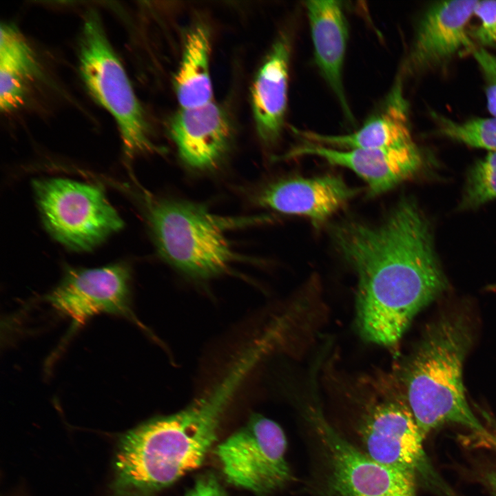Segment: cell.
Segmentation results:
<instances>
[{"label":"cell","instance_id":"cell-7","mask_svg":"<svg viewBox=\"0 0 496 496\" xmlns=\"http://www.w3.org/2000/svg\"><path fill=\"white\" fill-rule=\"evenodd\" d=\"M286 448L282 428L271 419L253 414L245 426L218 446L216 455L229 483L265 495L291 479Z\"/></svg>","mask_w":496,"mask_h":496},{"label":"cell","instance_id":"cell-2","mask_svg":"<svg viewBox=\"0 0 496 496\" xmlns=\"http://www.w3.org/2000/svg\"><path fill=\"white\" fill-rule=\"evenodd\" d=\"M256 364L253 356L241 354L187 407L126 432L116 453L111 496H149L200 466L230 402Z\"/></svg>","mask_w":496,"mask_h":496},{"label":"cell","instance_id":"cell-8","mask_svg":"<svg viewBox=\"0 0 496 496\" xmlns=\"http://www.w3.org/2000/svg\"><path fill=\"white\" fill-rule=\"evenodd\" d=\"M313 424L327 462L333 496H417L416 477L380 464L339 435L320 414Z\"/></svg>","mask_w":496,"mask_h":496},{"label":"cell","instance_id":"cell-16","mask_svg":"<svg viewBox=\"0 0 496 496\" xmlns=\"http://www.w3.org/2000/svg\"><path fill=\"white\" fill-rule=\"evenodd\" d=\"M305 8L315 63L344 112L349 118H352L342 80L348 27L342 2L308 1L305 2Z\"/></svg>","mask_w":496,"mask_h":496},{"label":"cell","instance_id":"cell-4","mask_svg":"<svg viewBox=\"0 0 496 496\" xmlns=\"http://www.w3.org/2000/svg\"><path fill=\"white\" fill-rule=\"evenodd\" d=\"M146 215L161 256L183 274L206 280L225 273L242 260L226 229L258 220L220 217L187 201L147 198Z\"/></svg>","mask_w":496,"mask_h":496},{"label":"cell","instance_id":"cell-21","mask_svg":"<svg viewBox=\"0 0 496 496\" xmlns=\"http://www.w3.org/2000/svg\"><path fill=\"white\" fill-rule=\"evenodd\" d=\"M495 198L496 152H489L470 170L460 207H476Z\"/></svg>","mask_w":496,"mask_h":496},{"label":"cell","instance_id":"cell-23","mask_svg":"<svg viewBox=\"0 0 496 496\" xmlns=\"http://www.w3.org/2000/svg\"><path fill=\"white\" fill-rule=\"evenodd\" d=\"M472 54L484 79L488 110L496 116V55L482 47H476Z\"/></svg>","mask_w":496,"mask_h":496},{"label":"cell","instance_id":"cell-18","mask_svg":"<svg viewBox=\"0 0 496 496\" xmlns=\"http://www.w3.org/2000/svg\"><path fill=\"white\" fill-rule=\"evenodd\" d=\"M209 57L208 33L204 28L196 27L187 35L175 77L176 95L181 108L198 107L211 101Z\"/></svg>","mask_w":496,"mask_h":496},{"label":"cell","instance_id":"cell-19","mask_svg":"<svg viewBox=\"0 0 496 496\" xmlns=\"http://www.w3.org/2000/svg\"><path fill=\"white\" fill-rule=\"evenodd\" d=\"M442 136L470 146L496 152V116L473 118L459 123L434 114Z\"/></svg>","mask_w":496,"mask_h":496},{"label":"cell","instance_id":"cell-25","mask_svg":"<svg viewBox=\"0 0 496 496\" xmlns=\"http://www.w3.org/2000/svg\"><path fill=\"white\" fill-rule=\"evenodd\" d=\"M185 496H227L218 479L207 474L199 477Z\"/></svg>","mask_w":496,"mask_h":496},{"label":"cell","instance_id":"cell-10","mask_svg":"<svg viewBox=\"0 0 496 496\" xmlns=\"http://www.w3.org/2000/svg\"><path fill=\"white\" fill-rule=\"evenodd\" d=\"M365 453L375 461L411 473H425L424 437L405 396L386 397L373 404L362 424Z\"/></svg>","mask_w":496,"mask_h":496},{"label":"cell","instance_id":"cell-6","mask_svg":"<svg viewBox=\"0 0 496 496\" xmlns=\"http://www.w3.org/2000/svg\"><path fill=\"white\" fill-rule=\"evenodd\" d=\"M32 187L45 227L72 250L89 251L123 227L103 190L63 178L34 179Z\"/></svg>","mask_w":496,"mask_h":496},{"label":"cell","instance_id":"cell-24","mask_svg":"<svg viewBox=\"0 0 496 496\" xmlns=\"http://www.w3.org/2000/svg\"><path fill=\"white\" fill-rule=\"evenodd\" d=\"M24 79L18 74L0 68V107L8 112L19 106L24 97Z\"/></svg>","mask_w":496,"mask_h":496},{"label":"cell","instance_id":"cell-13","mask_svg":"<svg viewBox=\"0 0 496 496\" xmlns=\"http://www.w3.org/2000/svg\"><path fill=\"white\" fill-rule=\"evenodd\" d=\"M358 193L339 176L290 177L268 184L256 197L264 207L301 216L319 225L343 207Z\"/></svg>","mask_w":496,"mask_h":496},{"label":"cell","instance_id":"cell-11","mask_svg":"<svg viewBox=\"0 0 496 496\" xmlns=\"http://www.w3.org/2000/svg\"><path fill=\"white\" fill-rule=\"evenodd\" d=\"M478 0L444 1L430 6L417 24L403 67L417 74L446 64L457 55L473 52L475 43L468 30Z\"/></svg>","mask_w":496,"mask_h":496},{"label":"cell","instance_id":"cell-1","mask_svg":"<svg viewBox=\"0 0 496 496\" xmlns=\"http://www.w3.org/2000/svg\"><path fill=\"white\" fill-rule=\"evenodd\" d=\"M333 237L358 276L362 336L395 345L414 316L447 287L428 220L405 199L379 225L347 221L335 227Z\"/></svg>","mask_w":496,"mask_h":496},{"label":"cell","instance_id":"cell-5","mask_svg":"<svg viewBox=\"0 0 496 496\" xmlns=\"http://www.w3.org/2000/svg\"><path fill=\"white\" fill-rule=\"evenodd\" d=\"M79 58L87 88L117 123L126 158L159 150L150 139L143 109L94 11L85 19Z\"/></svg>","mask_w":496,"mask_h":496},{"label":"cell","instance_id":"cell-15","mask_svg":"<svg viewBox=\"0 0 496 496\" xmlns=\"http://www.w3.org/2000/svg\"><path fill=\"white\" fill-rule=\"evenodd\" d=\"M295 131L308 142L341 149L397 148L415 144L401 78L396 80L380 109L357 131L340 135Z\"/></svg>","mask_w":496,"mask_h":496},{"label":"cell","instance_id":"cell-3","mask_svg":"<svg viewBox=\"0 0 496 496\" xmlns=\"http://www.w3.org/2000/svg\"><path fill=\"white\" fill-rule=\"evenodd\" d=\"M472 338L462 315L445 316L428 327L408 363L404 396L424 438L440 425L455 423L496 446V437L475 416L466 398L463 365Z\"/></svg>","mask_w":496,"mask_h":496},{"label":"cell","instance_id":"cell-22","mask_svg":"<svg viewBox=\"0 0 496 496\" xmlns=\"http://www.w3.org/2000/svg\"><path fill=\"white\" fill-rule=\"evenodd\" d=\"M474 16L479 21L477 25L470 30L474 42L482 48H496V1H478Z\"/></svg>","mask_w":496,"mask_h":496},{"label":"cell","instance_id":"cell-12","mask_svg":"<svg viewBox=\"0 0 496 496\" xmlns=\"http://www.w3.org/2000/svg\"><path fill=\"white\" fill-rule=\"evenodd\" d=\"M302 156H315L351 170L365 181L373 196L413 176L422 165V154L415 143L397 148L341 149L307 141L293 147L285 157Z\"/></svg>","mask_w":496,"mask_h":496},{"label":"cell","instance_id":"cell-26","mask_svg":"<svg viewBox=\"0 0 496 496\" xmlns=\"http://www.w3.org/2000/svg\"><path fill=\"white\" fill-rule=\"evenodd\" d=\"M486 481L494 496H496V470L487 475Z\"/></svg>","mask_w":496,"mask_h":496},{"label":"cell","instance_id":"cell-20","mask_svg":"<svg viewBox=\"0 0 496 496\" xmlns=\"http://www.w3.org/2000/svg\"><path fill=\"white\" fill-rule=\"evenodd\" d=\"M0 68L30 79L38 72V65L32 50L17 32L8 24L1 25Z\"/></svg>","mask_w":496,"mask_h":496},{"label":"cell","instance_id":"cell-9","mask_svg":"<svg viewBox=\"0 0 496 496\" xmlns=\"http://www.w3.org/2000/svg\"><path fill=\"white\" fill-rule=\"evenodd\" d=\"M44 300L77 328L105 313L123 316L142 327L131 307V274L127 265L99 268H67L59 283Z\"/></svg>","mask_w":496,"mask_h":496},{"label":"cell","instance_id":"cell-17","mask_svg":"<svg viewBox=\"0 0 496 496\" xmlns=\"http://www.w3.org/2000/svg\"><path fill=\"white\" fill-rule=\"evenodd\" d=\"M290 43L281 37L260 68L252 87V105L258 132L266 143L280 136L287 106Z\"/></svg>","mask_w":496,"mask_h":496},{"label":"cell","instance_id":"cell-14","mask_svg":"<svg viewBox=\"0 0 496 496\" xmlns=\"http://www.w3.org/2000/svg\"><path fill=\"white\" fill-rule=\"evenodd\" d=\"M171 134L183 162L197 170L215 167L225 154L231 139L227 116L212 101L181 108L172 119Z\"/></svg>","mask_w":496,"mask_h":496}]
</instances>
